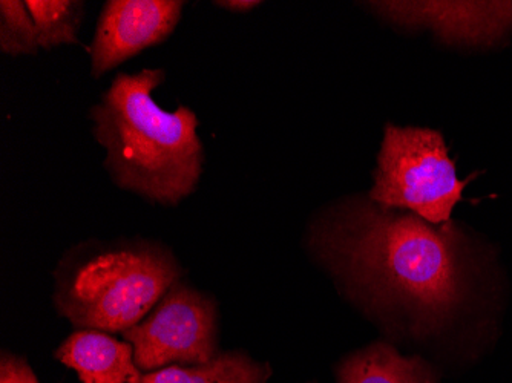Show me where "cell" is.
<instances>
[{"mask_svg": "<svg viewBox=\"0 0 512 383\" xmlns=\"http://www.w3.org/2000/svg\"><path fill=\"white\" fill-rule=\"evenodd\" d=\"M468 181L457 178L440 132L388 125L368 198L439 226L451 220Z\"/></svg>", "mask_w": 512, "mask_h": 383, "instance_id": "cell-4", "label": "cell"}, {"mask_svg": "<svg viewBox=\"0 0 512 383\" xmlns=\"http://www.w3.org/2000/svg\"><path fill=\"white\" fill-rule=\"evenodd\" d=\"M56 357L76 371L82 383L142 382V370L135 364L132 345L106 331H76L60 345Z\"/></svg>", "mask_w": 512, "mask_h": 383, "instance_id": "cell-8", "label": "cell"}, {"mask_svg": "<svg viewBox=\"0 0 512 383\" xmlns=\"http://www.w3.org/2000/svg\"><path fill=\"white\" fill-rule=\"evenodd\" d=\"M0 50L11 57L36 56L40 50L36 25L27 2H0Z\"/></svg>", "mask_w": 512, "mask_h": 383, "instance_id": "cell-12", "label": "cell"}, {"mask_svg": "<svg viewBox=\"0 0 512 383\" xmlns=\"http://www.w3.org/2000/svg\"><path fill=\"white\" fill-rule=\"evenodd\" d=\"M336 383H439L433 365L419 356H402L388 342L355 351L336 368Z\"/></svg>", "mask_w": 512, "mask_h": 383, "instance_id": "cell-9", "label": "cell"}, {"mask_svg": "<svg viewBox=\"0 0 512 383\" xmlns=\"http://www.w3.org/2000/svg\"><path fill=\"white\" fill-rule=\"evenodd\" d=\"M270 368L250 359L246 354H217L206 364L171 365L143 374L140 383H267Z\"/></svg>", "mask_w": 512, "mask_h": 383, "instance_id": "cell-10", "label": "cell"}, {"mask_svg": "<svg viewBox=\"0 0 512 383\" xmlns=\"http://www.w3.org/2000/svg\"><path fill=\"white\" fill-rule=\"evenodd\" d=\"M123 338L134 348L135 364L142 371L206 364L218 354L217 304L178 281Z\"/></svg>", "mask_w": 512, "mask_h": 383, "instance_id": "cell-5", "label": "cell"}, {"mask_svg": "<svg viewBox=\"0 0 512 383\" xmlns=\"http://www.w3.org/2000/svg\"><path fill=\"white\" fill-rule=\"evenodd\" d=\"M28 11L36 25L37 43L42 50L76 45L85 20V4L79 0H28Z\"/></svg>", "mask_w": 512, "mask_h": 383, "instance_id": "cell-11", "label": "cell"}, {"mask_svg": "<svg viewBox=\"0 0 512 383\" xmlns=\"http://www.w3.org/2000/svg\"><path fill=\"white\" fill-rule=\"evenodd\" d=\"M165 79L163 69L120 73L89 117L114 183L152 203L175 206L197 189L204 149L195 112L184 105L166 111L152 97Z\"/></svg>", "mask_w": 512, "mask_h": 383, "instance_id": "cell-2", "label": "cell"}, {"mask_svg": "<svg viewBox=\"0 0 512 383\" xmlns=\"http://www.w3.org/2000/svg\"><path fill=\"white\" fill-rule=\"evenodd\" d=\"M180 0H109L89 46L91 76L100 79L142 51L165 42L181 20Z\"/></svg>", "mask_w": 512, "mask_h": 383, "instance_id": "cell-6", "label": "cell"}, {"mask_svg": "<svg viewBox=\"0 0 512 383\" xmlns=\"http://www.w3.org/2000/svg\"><path fill=\"white\" fill-rule=\"evenodd\" d=\"M215 5L224 10L234 11V13H247L261 5V2H255V0H227L224 2V0H220V2H215Z\"/></svg>", "mask_w": 512, "mask_h": 383, "instance_id": "cell-14", "label": "cell"}, {"mask_svg": "<svg viewBox=\"0 0 512 383\" xmlns=\"http://www.w3.org/2000/svg\"><path fill=\"white\" fill-rule=\"evenodd\" d=\"M180 275L174 256L155 244L96 246L63 262L54 298L60 315L80 330L125 333L151 313Z\"/></svg>", "mask_w": 512, "mask_h": 383, "instance_id": "cell-3", "label": "cell"}, {"mask_svg": "<svg viewBox=\"0 0 512 383\" xmlns=\"http://www.w3.org/2000/svg\"><path fill=\"white\" fill-rule=\"evenodd\" d=\"M407 30H430L451 45H493L512 30V2H368Z\"/></svg>", "mask_w": 512, "mask_h": 383, "instance_id": "cell-7", "label": "cell"}, {"mask_svg": "<svg viewBox=\"0 0 512 383\" xmlns=\"http://www.w3.org/2000/svg\"><path fill=\"white\" fill-rule=\"evenodd\" d=\"M0 383H39V380L25 359L4 353L0 362Z\"/></svg>", "mask_w": 512, "mask_h": 383, "instance_id": "cell-13", "label": "cell"}, {"mask_svg": "<svg viewBox=\"0 0 512 383\" xmlns=\"http://www.w3.org/2000/svg\"><path fill=\"white\" fill-rule=\"evenodd\" d=\"M310 241L352 298L413 338L442 333L467 302L470 256L453 221L437 226L352 198L319 218Z\"/></svg>", "mask_w": 512, "mask_h": 383, "instance_id": "cell-1", "label": "cell"}]
</instances>
